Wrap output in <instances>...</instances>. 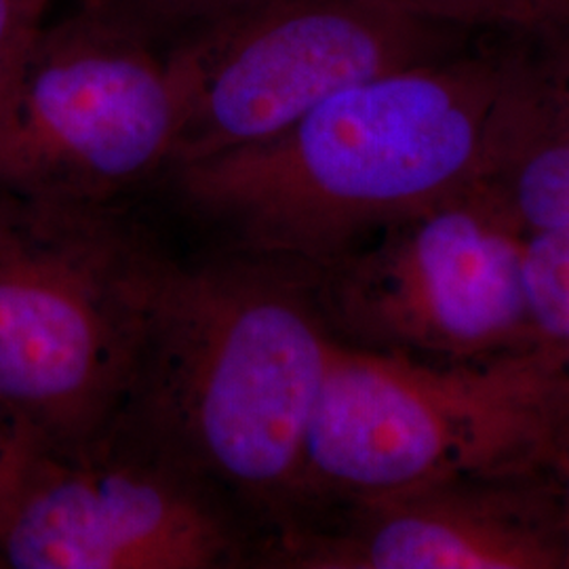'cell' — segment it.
I'll return each mask as SVG.
<instances>
[{"instance_id": "11", "label": "cell", "mask_w": 569, "mask_h": 569, "mask_svg": "<svg viewBox=\"0 0 569 569\" xmlns=\"http://www.w3.org/2000/svg\"><path fill=\"white\" fill-rule=\"evenodd\" d=\"M262 0H82L81 9L173 56Z\"/></svg>"}, {"instance_id": "6", "label": "cell", "mask_w": 569, "mask_h": 569, "mask_svg": "<svg viewBox=\"0 0 569 569\" xmlns=\"http://www.w3.org/2000/svg\"><path fill=\"white\" fill-rule=\"evenodd\" d=\"M188 91L171 58L79 9L37 30L0 93V183L110 203L169 169Z\"/></svg>"}, {"instance_id": "12", "label": "cell", "mask_w": 569, "mask_h": 569, "mask_svg": "<svg viewBox=\"0 0 569 569\" xmlns=\"http://www.w3.org/2000/svg\"><path fill=\"white\" fill-rule=\"evenodd\" d=\"M523 284L536 336L569 348V226L528 234Z\"/></svg>"}, {"instance_id": "9", "label": "cell", "mask_w": 569, "mask_h": 569, "mask_svg": "<svg viewBox=\"0 0 569 569\" xmlns=\"http://www.w3.org/2000/svg\"><path fill=\"white\" fill-rule=\"evenodd\" d=\"M274 555L308 569H569V517L545 470L460 477L321 507Z\"/></svg>"}, {"instance_id": "5", "label": "cell", "mask_w": 569, "mask_h": 569, "mask_svg": "<svg viewBox=\"0 0 569 569\" xmlns=\"http://www.w3.org/2000/svg\"><path fill=\"white\" fill-rule=\"evenodd\" d=\"M526 239L488 182L302 272L338 340L462 361L542 342L529 319Z\"/></svg>"}, {"instance_id": "16", "label": "cell", "mask_w": 569, "mask_h": 569, "mask_svg": "<svg viewBox=\"0 0 569 569\" xmlns=\"http://www.w3.org/2000/svg\"><path fill=\"white\" fill-rule=\"evenodd\" d=\"M20 443V430L0 413V481Z\"/></svg>"}, {"instance_id": "13", "label": "cell", "mask_w": 569, "mask_h": 569, "mask_svg": "<svg viewBox=\"0 0 569 569\" xmlns=\"http://www.w3.org/2000/svg\"><path fill=\"white\" fill-rule=\"evenodd\" d=\"M411 13L477 37H528L569 16V0H397Z\"/></svg>"}, {"instance_id": "4", "label": "cell", "mask_w": 569, "mask_h": 569, "mask_svg": "<svg viewBox=\"0 0 569 569\" xmlns=\"http://www.w3.org/2000/svg\"><path fill=\"white\" fill-rule=\"evenodd\" d=\"M167 266L110 203L0 183V413L49 443L117 420Z\"/></svg>"}, {"instance_id": "2", "label": "cell", "mask_w": 569, "mask_h": 569, "mask_svg": "<svg viewBox=\"0 0 569 569\" xmlns=\"http://www.w3.org/2000/svg\"><path fill=\"white\" fill-rule=\"evenodd\" d=\"M279 266H167L124 409L209 483L296 507L336 336Z\"/></svg>"}, {"instance_id": "1", "label": "cell", "mask_w": 569, "mask_h": 569, "mask_svg": "<svg viewBox=\"0 0 569 569\" xmlns=\"http://www.w3.org/2000/svg\"><path fill=\"white\" fill-rule=\"evenodd\" d=\"M519 37L357 82L262 142L171 167L188 207L298 270L493 182L509 150Z\"/></svg>"}, {"instance_id": "14", "label": "cell", "mask_w": 569, "mask_h": 569, "mask_svg": "<svg viewBox=\"0 0 569 569\" xmlns=\"http://www.w3.org/2000/svg\"><path fill=\"white\" fill-rule=\"evenodd\" d=\"M47 4L49 0H0V93L41 28Z\"/></svg>"}, {"instance_id": "10", "label": "cell", "mask_w": 569, "mask_h": 569, "mask_svg": "<svg viewBox=\"0 0 569 569\" xmlns=\"http://www.w3.org/2000/svg\"><path fill=\"white\" fill-rule=\"evenodd\" d=\"M493 186L528 234L569 226V16L519 37L509 150Z\"/></svg>"}, {"instance_id": "15", "label": "cell", "mask_w": 569, "mask_h": 569, "mask_svg": "<svg viewBox=\"0 0 569 569\" xmlns=\"http://www.w3.org/2000/svg\"><path fill=\"white\" fill-rule=\"evenodd\" d=\"M542 470L569 517V397L547 441Z\"/></svg>"}, {"instance_id": "7", "label": "cell", "mask_w": 569, "mask_h": 569, "mask_svg": "<svg viewBox=\"0 0 569 569\" xmlns=\"http://www.w3.org/2000/svg\"><path fill=\"white\" fill-rule=\"evenodd\" d=\"M110 425L72 443L20 430L0 481V569L230 566L239 538L211 483L138 428L110 439Z\"/></svg>"}, {"instance_id": "8", "label": "cell", "mask_w": 569, "mask_h": 569, "mask_svg": "<svg viewBox=\"0 0 569 569\" xmlns=\"http://www.w3.org/2000/svg\"><path fill=\"white\" fill-rule=\"evenodd\" d=\"M477 39L397 0H262L169 56L188 91L169 169L268 140L342 89Z\"/></svg>"}, {"instance_id": "3", "label": "cell", "mask_w": 569, "mask_h": 569, "mask_svg": "<svg viewBox=\"0 0 569 569\" xmlns=\"http://www.w3.org/2000/svg\"><path fill=\"white\" fill-rule=\"evenodd\" d=\"M568 397V346L533 342L432 361L336 338L306 435L296 507L542 470Z\"/></svg>"}]
</instances>
